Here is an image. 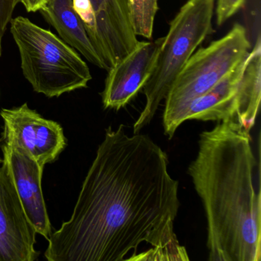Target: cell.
<instances>
[{
  "label": "cell",
  "instance_id": "obj_1",
  "mask_svg": "<svg viewBox=\"0 0 261 261\" xmlns=\"http://www.w3.org/2000/svg\"><path fill=\"white\" fill-rule=\"evenodd\" d=\"M178 181L167 154L149 136L106 129L72 215L48 238L49 261H143L142 244L155 261L189 257L174 231Z\"/></svg>",
  "mask_w": 261,
  "mask_h": 261
},
{
  "label": "cell",
  "instance_id": "obj_2",
  "mask_svg": "<svg viewBox=\"0 0 261 261\" xmlns=\"http://www.w3.org/2000/svg\"><path fill=\"white\" fill-rule=\"evenodd\" d=\"M188 174L205 213L208 260L260 261V176L250 131L231 119L203 131Z\"/></svg>",
  "mask_w": 261,
  "mask_h": 261
},
{
  "label": "cell",
  "instance_id": "obj_3",
  "mask_svg": "<svg viewBox=\"0 0 261 261\" xmlns=\"http://www.w3.org/2000/svg\"><path fill=\"white\" fill-rule=\"evenodd\" d=\"M10 25L22 74L36 92L51 98L88 88L91 71L74 48L23 16L12 19Z\"/></svg>",
  "mask_w": 261,
  "mask_h": 261
},
{
  "label": "cell",
  "instance_id": "obj_4",
  "mask_svg": "<svg viewBox=\"0 0 261 261\" xmlns=\"http://www.w3.org/2000/svg\"><path fill=\"white\" fill-rule=\"evenodd\" d=\"M215 0H189L170 22L153 71L143 87L146 105L134 126L139 134L149 124L186 62L214 32Z\"/></svg>",
  "mask_w": 261,
  "mask_h": 261
},
{
  "label": "cell",
  "instance_id": "obj_5",
  "mask_svg": "<svg viewBox=\"0 0 261 261\" xmlns=\"http://www.w3.org/2000/svg\"><path fill=\"white\" fill-rule=\"evenodd\" d=\"M250 48L245 28L235 24L224 37L194 53L165 98L163 127L169 140L179 127L180 117L186 108L244 60Z\"/></svg>",
  "mask_w": 261,
  "mask_h": 261
},
{
  "label": "cell",
  "instance_id": "obj_6",
  "mask_svg": "<svg viewBox=\"0 0 261 261\" xmlns=\"http://www.w3.org/2000/svg\"><path fill=\"white\" fill-rule=\"evenodd\" d=\"M4 141L21 146L42 168L57 160L66 146L63 128L47 120L27 103L12 109H2Z\"/></svg>",
  "mask_w": 261,
  "mask_h": 261
},
{
  "label": "cell",
  "instance_id": "obj_7",
  "mask_svg": "<svg viewBox=\"0 0 261 261\" xmlns=\"http://www.w3.org/2000/svg\"><path fill=\"white\" fill-rule=\"evenodd\" d=\"M36 228L33 225L5 166L0 167V261H35Z\"/></svg>",
  "mask_w": 261,
  "mask_h": 261
},
{
  "label": "cell",
  "instance_id": "obj_8",
  "mask_svg": "<svg viewBox=\"0 0 261 261\" xmlns=\"http://www.w3.org/2000/svg\"><path fill=\"white\" fill-rule=\"evenodd\" d=\"M2 149L3 164L8 172L29 220L37 233L48 240L53 228L42 193L44 168L18 145L4 141Z\"/></svg>",
  "mask_w": 261,
  "mask_h": 261
},
{
  "label": "cell",
  "instance_id": "obj_9",
  "mask_svg": "<svg viewBox=\"0 0 261 261\" xmlns=\"http://www.w3.org/2000/svg\"><path fill=\"white\" fill-rule=\"evenodd\" d=\"M163 38L139 42L135 48L108 70L101 94L105 109H121L129 103L150 77Z\"/></svg>",
  "mask_w": 261,
  "mask_h": 261
},
{
  "label": "cell",
  "instance_id": "obj_10",
  "mask_svg": "<svg viewBox=\"0 0 261 261\" xmlns=\"http://www.w3.org/2000/svg\"><path fill=\"white\" fill-rule=\"evenodd\" d=\"M89 2L95 19V31L91 42L110 69L139 43L131 23L128 0Z\"/></svg>",
  "mask_w": 261,
  "mask_h": 261
},
{
  "label": "cell",
  "instance_id": "obj_11",
  "mask_svg": "<svg viewBox=\"0 0 261 261\" xmlns=\"http://www.w3.org/2000/svg\"><path fill=\"white\" fill-rule=\"evenodd\" d=\"M245 59L213 88L193 100L180 117L179 124L191 120L218 122L229 119L237 120L238 89Z\"/></svg>",
  "mask_w": 261,
  "mask_h": 261
},
{
  "label": "cell",
  "instance_id": "obj_12",
  "mask_svg": "<svg viewBox=\"0 0 261 261\" xmlns=\"http://www.w3.org/2000/svg\"><path fill=\"white\" fill-rule=\"evenodd\" d=\"M39 11L65 43L77 50L93 65L109 70L93 45L83 22L74 10L72 0H47Z\"/></svg>",
  "mask_w": 261,
  "mask_h": 261
},
{
  "label": "cell",
  "instance_id": "obj_13",
  "mask_svg": "<svg viewBox=\"0 0 261 261\" xmlns=\"http://www.w3.org/2000/svg\"><path fill=\"white\" fill-rule=\"evenodd\" d=\"M261 98V41L259 35L249 53L238 89L237 120L248 131L254 126Z\"/></svg>",
  "mask_w": 261,
  "mask_h": 261
},
{
  "label": "cell",
  "instance_id": "obj_14",
  "mask_svg": "<svg viewBox=\"0 0 261 261\" xmlns=\"http://www.w3.org/2000/svg\"><path fill=\"white\" fill-rule=\"evenodd\" d=\"M128 4L136 36L152 39L158 0H128Z\"/></svg>",
  "mask_w": 261,
  "mask_h": 261
},
{
  "label": "cell",
  "instance_id": "obj_15",
  "mask_svg": "<svg viewBox=\"0 0 261 261\" xmlns=\"http://www.w3.org/2000/svg\"><path fill=\"white\" fill-rule=\"evenodd\" d=\"M21 0H0V57L3 56V39L13 19V12Z\"/></svg>",
  "mask_w": 261,
  "mask_h": 261
},
{
  "label": "cell",
  "instance_id": "obj_16",
  "mask_svg": "<svg viewBox=\"0 0 261 261\" xmlns=\"http://www.w3.org/2000/svg\"><path fill=\"white\" fill-rule=\"evenodd\" d=\"M244 3L245 0H218L216 9L218 25H222L238 13L242 8Z\"/></svg>",
  "mask_w": 261,
  "mask_h": 261
},
{
  "label": "cell",
  "instance_id": "obj_17",
  "mask_svg": "<svg viewBox=\"0 0 261 261\" xmlns=\"http://www.w3.org/2000/svg\"><path fill=\"white\" fill-rule=\"evenodd\" d=\"M47 0H21V4L29 13H36L39 11Z\"/></svg>",
  "mask_w": 261,
  "mask_h": 261
},
{
  "label": "cell",
  "instance_id": "obj_18",
  "mask_svg": "<svg viewBox=\"0 0 261 261\" xmlns=\"http://www.w3.org/2000/svg\"><path fill=\"white\" fill-rule=\"evenodd\" d=\"M3 163V159L0 158V164Z\"/></svg>",
  "mask_w": 261,
  "mask_h": 261
}]
</instances>
